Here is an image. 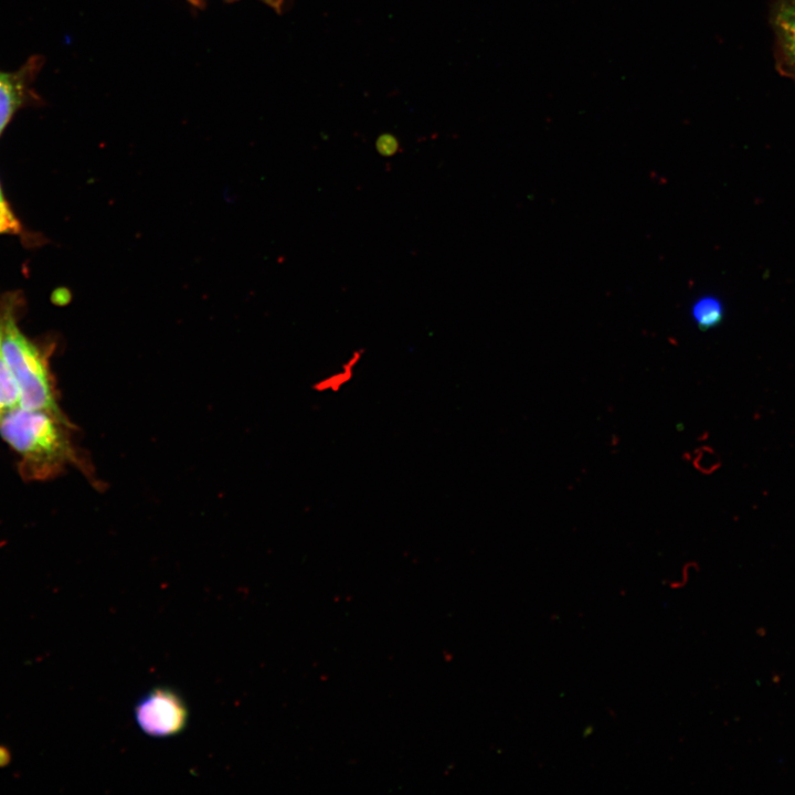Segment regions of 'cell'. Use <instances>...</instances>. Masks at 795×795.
Segmentation results:
<instances>
[{"label":"cell","mask_w":795,"mask_h":795,"mask_svg":"<svg viewBox=\"0 0 795 795\" xmlns=\"http://www.w3.org/2000/svg\"><path fill=\"white\" fill-rule=\"evenodd\" d=\"M187 708L180 697L169 689L157 688L144 696L135 708V719L144 733L170 736L187 723Z\"/></svg>","instance_id":"obj_3"},{"label":"cell","mask_w":795,"mask_h":795,"mask_svg":"<svg viewBox=\"0 0 795 795\" xmlns=\"http://www.w3.org/2000/svg\"><path fill=\"white\" fill-rule=\"evenodd\" d=\"M691 316L699 329L709 330L722 322L724 318V307L719 298L714 296H703L692 305Z\"/></svg>","instance_id":"obj_7"},{"label":"cell","mask_w":795,"mask_h":795,"mask_svg":"<svg viewBox=\"0 0 795 795\" xmlns=\"http://www.w3.org/2000/svg\"><path fill=\"white\" fill-rule=\"evenodd\" d=\"M363 356L362 348L353 350L336 370L317 380L312 390L320 394H337L343 391L353 381Z\"/></svg>","instance_id":"obj_6"},{"label":"cell","mask_w":795,"mask_h":795,"mask_svg":"<svg viewBox=\"0 0 795 795\" xmlns=\"http://www.w3.org/2000/svg\"><path fill=\"white\" fill-rule=\"evenodd\" d=\"M187 1L195 8H202L204 0H187Z\"/></svg>","instance_id":"obj_13"},{"label":"cell","mask_w":795,"mask_h":795,"mask_svg":"<svg viewBox=\"0 0 795 795\" xmlns=\"http://www.w3.org/2000/svg\"><path fill=\"white\" fill-rule=\"evenodd\" d=\"M42 63L32 56L17 71L0 70V136L20 108L38 99L33 82Z\"/></svg>","instance_id":"obj_4"},{"label":"cell","mask_w":795,"mask_h":795,"mask_svg":"<svg viewBox=\"0 0 795 795\" xmlns=\"http://www.w3.org/2000/svg\"><path fill=\"white\" fill-rule=\"evenodd\" d=\"M22 232V225L6 200L0 186V234L18 235Z\"/></svg>","instance_id":"obj_9"},{"label":"cell","mask_w":795,"mask_h":795,"mask_svg":"<svg viewBox=\"0 0 795 795\" xmlns=\"http://www.w3.org/2000/svg\"><path fill=\"white\" fill-rule=\"evenodd\" d=\"M771 18L781 56L795 75V0H777Z\"/></svg>","instance_id":"obj_5"},{"label":"cell","mask_w":795,"mask_h":795,"mask_svg":"<svg viewBox=\"0 0 795 795\" xmlns=\"http://www.w3.org/2000/svg\"><path fill=\"white\" fill-rule=\"evenodd\" d=\"M19 406V391L1 348V307H0V412Z\"/></svg>","instance_id":"obj_8"},{"label":"cell","mask_w":795,"mask_h":795,"mask_svg":"<svg viewBox=\"0 0 795 795\" xmlns=\"http://www.w3.org/2000/svg\"><path fill=\"white\" fill-rule=\"evenodd\" d=\"M377 152L384 157H393L401 150V144L398 137L392 132H382L375 139Z\"/></svg>","instance_id":"obj_10"},{"label":"cell","mask_w":795,"mask_h":795,"mask_svg":"<svg viewBox=\"0 0 795 795\" xmlns=\"http://www.w3.org/2000/svg\"><path fill=\"white\" fill-rule=\"evenodd\" d=\"M1 348L19 391V406L64 416L46 354L21 331L9 305L1 307Z\"/></svg>","instance_id":"obj_2"},{"label":"cell","mask_w":795,"mask_h":795,"mask_svg":"<svg viewBox=\"0 0 795 795\" xmlns=\"http://www.w3.org/2000/svg\"><path fill=\"white\" fill-rule=\"evenodd\" d=\"M10 751L3 746L0 745V767H4L10 763Z\"/></svg>","instance_id":"obj_12"},{"label":"cell","mask_w":795,"mask_h":795,"mask_svg":"<svg viewBox=\"0 0 795 795\" xmlns=\"http://www.w3.org/2000/svg\"><path fill=\"white\" fill-rule=\"evenodd\" d=\"M225 1H237V0H225ZM273 9L277 13H282L288 2V0H257Z\"/></svg>","instance_id":"obj_11"},{"label":"cell","mask_w":795,"mask_h":795,"mask_svg":"<svg viewBox=\"0 0 795 795\" xmlns=\"http://www.w3.org/2000/svg\"><path fill=\"white\" fill-rule=\"evenodd\" d=\"M1 415H2V413L0 412V418H1Z\"/></svg>","instance_id":"obj_14"},{"label":"cell","mask_w":795,"mask_h":795,"mask_svg":"<svg viewBox=\"0 0 795 795\" xmlns=\"http://www.w3.org/2000/svg\"><path fill=\"white\" fill-rule=\"evenodd\" d=\"M65 416L17 406L0 418V435L20 456L28 479H45L75 460Z\"/></svg>","instance_id":"obj_1"}]
</instances>
